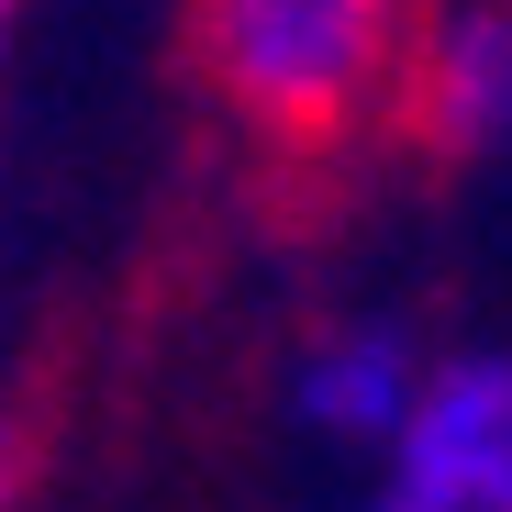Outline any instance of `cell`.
Listing matches in <instances>:
<instances>
[{"label":"cell","instance_id":"6da1fadb","mask_svg":"<svg viewBox=\"0 0 512 512\" xmlns=\"http://www.w3.org/2000/svg\"><path fill=\"white\" fill-rule=\"evenodd\" d=\"M201 56L256 134L323 145L390 78V0H201Z\"/></svg>","mask_w":512,"mask_h":512},{"label":"cell","instance_id":"7a4b0ae2","mask_svg":"<svg viewBox=\"0 0 512 512\" xmlns=\"http://www.w3.org/2000/svg\"><path fill=\"white\" fill-rule=\"evenodd\" d=\"M379 512H512V357L423 368L379 446Z\"/></svg>","mask_w":512,"mask_h":512},{"label":"cell","instance_id":"3957f363","mask_svg":"<svg viewBox=\"0 0 512 512\" xmlns=\"http://www.w3.org/2000/svg\"><path fill=\"white\" fill-rule=\"evenodd\" d=\"M412 390H423V357H412L401 323H334L323 346L301 357V379H290L301 423L334 435V446H390L401 412H412Z\"/></svg>","mask_w":512,"mask_h":512},{"label":"cell","instance_id":"277c9868","mask_svg":"<svg viewBox=\"0 0 512 512\" xmlns=\"http://www.w3.org/2000/svg\"><path fill=\"white\" fill-rule=\"evenodd\" d=\"M423 123L446 145H512V12H457L423 45Z\"/></svg>","mask_w":512,"mask_h":512},{"label":"cell","instance_id":"5b68a950","mask_svg":"<svg viewBox=\"0 0 512 512\" xmlns=\"http://www.w3.org/2000/svg\"><path fill=\"white\" fill-rule=\"evenodd\" d=\"M12 12H23V0H0V23H12Z\"/></svg>","mask_w":512,"mask_h":512}]
</instances>
